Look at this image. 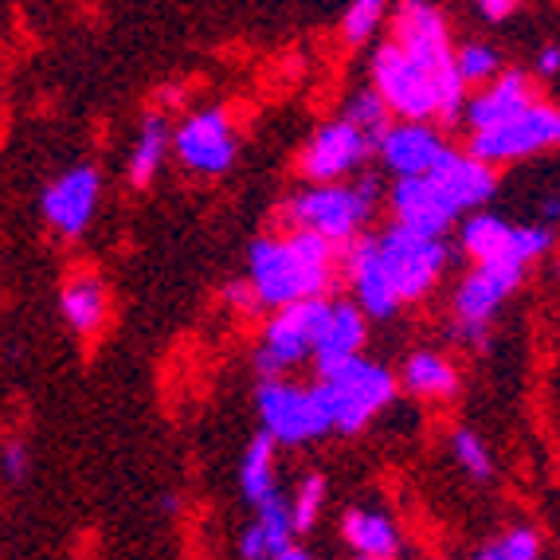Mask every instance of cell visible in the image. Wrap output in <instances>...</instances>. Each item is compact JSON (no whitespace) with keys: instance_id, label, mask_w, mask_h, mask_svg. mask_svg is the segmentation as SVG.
Listing matches in <instances>:
<instances>
[{"instance_id":"cell-29","label":"cell","mask_w":560,"mask_h":560,"mask_svg":"<svg viewBox=\"0 0 560 560\" xmlns=\"http://www.w3.org/2000/svg\"><path fill=\"white\" fill-rule=\"evenodd\" d=\"M475 560H541V537L529 525H514L498 533L490 545H482Z\"/></svg>"},{"instance_id":"cell-28","label":"cell","mask_w":560,"mask_h":560,"mask_svg":"<svg viewBox=\"0 0 560 560\" xmlns=\"http://www.w3.org/2000/svg\"><path fill=\"white\" fill-rule=\"evenodd\" d=\"M341 118L353 121L357 130L369 133V138H373L376 145H381L384 133L393 130V121H388V118H393V110L384 106V98L373 91V86H364V91H357L353 98L346 103V114H341Z\"/></svg>"},{"instance_id":"cell-1","label":"cell","mask_w":560,"mask_h":560,"mask_svg":"<svg viewBox=\"0 0 560 560\" xmlns=\"http://www.w3.org/2000/svg\"><path fill=\"white\" fill-rule=\"evenodd\" d=\"M337 271V247L322 235L287 232L262 235L247 252V282H252L259 306H271L275 314L299 302L326 299Z\"/></svg>"},{"instance_id":"cell-27","label":"cell","mask_w":560,"mask_h":560,"mask_svg":"<svg viewBox=\"0 0 560 560\" xmlns=\"http://www.w3.org/2000/svg\"><path fill=\"white\" fill-rule=\"evenodd\" d=\"M455 67H458V79H463V83H467V86H482V91L505 75L498 47L486 44V39H467V44L458 47Z\"/></svg>"},{"instance_id":"cell-35","label":"cell","mask_w":560,"mask_h":560,"mask_svg":"<svg viewBox=\"0 0 560 560\" xmlns=\"http://www.w3.org/2000/svg\"><path fill=\"white\" fill-rule=\"evenodd\" d=\"M517 9H522L517 0H482V4H478V16H482L486 24H502V20L514 16Z\"/></svg>"},{"instance_id":"cell-16","label":"cell","mask_w":560,"mask_h":560,"mask_svg":"<svg viewBox=\"0 0 560 560\" xmlns=\"http://www.w3.org/2000/svg\"><path fill=\"white\" fill-rule=\"evenodd\" d=\"M388 205H393V224L408 228V232L431 235V240H443L451 224H455V205L440 192V185L431 177L416 180H396L393 192H388Z\"/></svg>"},{"instance_id":"cell-26","label":"cell","mask_w":560,"mask_h":560,"mask_svg":"<svg viewBox=\"0 0 560 560\" xmlns=\"http://www.w3.org/2000/svg\"><path fill=\"white\" fill-rule=\"evenodd\" d=\"M240 490L243 502H252L255 510L271 505L279 498V478H275V440L267 431H259L240 458Z\"/></svg>"},{"instance_id":"cell-17","label":"cell","mask_w":560,"mask_h":560,"mask_svg":"<svg viewBox=\"0 0 560 560\" xmlns=\"http://www.w3.org/2000/svg\"><path fill=\"white\" fill-rule=\"evenodd\" d=\"M346 275H349V287H353L357 306L364 310V318H393L396 310H400L393 287L384 279L376 235H361L353 247H346Z\"/></svg>"},{"instance_id":"cell-34","label":"cell","mask_w":560,"mask_h":560,"mask_svg":"<svg viewBox=\"0 0 560 560\" xmlns=\"http://www.w3.org/2000/svg\"><path fill=\"white\" fill-rule=\"evenodd\" d=\"M224 302L232 310H255V306H259L252 282H228V287H224Z\"/></svg>"},{"instance_id":"cell-15","label":"cell","mask_w":560,"mask_h":560,"mask_svg":"<svg viewBox=\"0 0 560 560\" xmlns=\"http://www.w3.org/2000/svg\"><path fill=\"white\" fill-rule=\"evenodd\" d=\"M376 153L396 180H416L431 177L440 168V161L451 153V145L431 121H393V130L381 138Z\"/></svg>"},{"instance_id":"cell-25","label":"cell","mask_w":560,"mask_h":560,"mask_svg":"<svg viewBox=\"0 0 560 560\" xmlns=\"http://www.w3.org/2000/svg\"><path fill=\"white\" fill-rule=\"evenodd\" d=\"M168 150H173V133H168V126H165V114L150 110L145 118H141L138 141H133L130 161H126V177H130V185L133 188L153 185V177H158L161 165H165Z\"/></svg>"},{"instance_id":"cell-36","label":"cell","mask_w":560,"mask_h":560,"mask_svg":"<svg viewBox=\"0 0 560 560\" xmlns=\"http://www.w3.org/2000/svg\"><path fill=\"white\" fill-rule=\"evenodd\" d=\"M537 75H545V79L560 75V44H545L541 51H537Z\"/></svg>"},{"instance_id":"cell-23","label":"cell","mask_w":560,"mask_h":560,"mask_svg":"<svg viewBox=\"0 0 560 560\" xmlns=\"http://www.w3.org/2000/svg\"><path fill=\"white\" fill-rule=\"evenodd\" d=\"M294 517H290V505L282 498H275L271 505H262L255 525H247L240 537V557L243 560H282L294 545Z\"/></svg>"},{"instance_id":"cell-10","label":"cell","mask_w":560,"mask_h":560,"mask_svg":"<svg viewBox=\"0 0 560 560\" xmlns=\"http://www.w3.org/2000/svg\"><path fill=\"white\" fill-rule=\"evenodd\" d=\"M388 39H393L396 47H404L416 63L435 71L443 83H463L455 67L458 47H455V39H451L443 9H435L428 0H404V4L393 9V36Z\"/></svg>"},{"instance_id":"cell-19","label":"cell","mask_w":560,"mask_h":560,"mask_svg":"<svg viewBox=\"0 0 560 560\" xmlns=\"http://www.w3.org/2000/svg\"><path fill=\"white\" fill-rule=\"evenodd\" d=\"M533 103H537V98H533L529 75H525V71H517V67H510L498 83H490L486 91H478L475 98H470V106H467L470 133L494 130V126H502V121H510V118H517L522 110H529Z\"/></svg>"},{"instance_id":"cell-32","label":"cell","mask_w":560,"mask_h":560,"mask_svg":"<svg viewBox=\"0 0 560 560\" xmlns=\"http://www.w3.org/2000/svg\"><path fill=\"white\" fill-rule=\"evenodd\" d=\"M322 505H326V478L322 475H306L294 490V502H290V517H294V529L310 533L318 525Z\"/></svg>"},{"instance_id":"cell-12","label":"cell","mask_w":560,"mask_h":560,"mask_svg":"<svg viewBox=\"0 0 560 560\" xmlns=\"http://www.w3.org/2000/svg\"><path fill=\"white\" fill-rule=\"evenodd\" d=\"M173 153L197 177H224L228 168L235 165V153H240L232 114L224 106H208V110L188 114L173 130Z\"/></svg>"},{"instance_id":"cell-18","label":"cell","mask_w":560,"mask_h":560,"mask_svg":"<svg viewBox=\"0 0 560 560\" xmlns=\"http://www.w3.org/2000/svg\"><path fill=\"white\" fill-rule=\"evenodd\" d=\"M431 180H435L443 197L455 205V212L478 215V208L490 205V197L498 192L494 165H486L475 153H463V150H451L447 158L440 161V168L431 173Z\"/></svg>"},{"instance_id":"cell-38","label":"cell","mask_w":560,"mask_h":560,"mask_svg":"<svg viewBox=\"0 0 560 560\" xmlns=\"http://www.w3.org/2000/svg\"><path fill=\"white\" fill-rule=\"evenodd\" d=\"M282 560H314V557H306V552H302V549H290V552H287V557H282Z\"/></svg>"},{"instance_id":"cell-24","label":"cell","mask_w":560,"mask_h":560,"mask_svg":"<svg viewBox=\"0 0 560 560\" xmlns=\"http://www.w3.org/2000/svg\"><path fill=\"white\" fill-rule=\"evenodd\" d=\"M404 388L420 400H451L458 393V369L451 357L435 353V349H420L411 353L400 369Z\"/></svg>"},{"instance_id":"cell-13","label":"cell","mask_w":560,"mask_h":560,"mask_svg":"<svg viewBox=\"0 0 560 560\" xmlns=\"http://www.w3.org/2000/svg\"><path fill=\"white\" fill-rule=\"evenodd\" d=\"M376 150V141L361 133L353 121L334 118L310 133V141L299 153V173L310 185H341V177L357 173Z\"/></svg>"},{"instance_id":"cell-33","label":"cell","mask_w":560,"mask_h":560,"mask_svg":"<svg viewBox=\"0 0 560 560\" xmlns=\"http://www.w3.org/2000/svg\"><path fill=\"white\" fill-rule=\"evenodd\" d=\"M28 475V447L20 440H9L4 443V478L9 482H20V478Z\"/></svg>"},{"instance_id":"cell-31","label":"cell","mask_w":560,"mask_h":560,"mask_svg":"<svg viewBox=\"0 0 560 560\" xmlns=\"http://www.w3.org/2000/svg\"><path fill=\"white\" fill-rule=\"evenodd\" d=\"M384 16H388V4H384V0H353V4L341 12V39L353 47L369 44V39L381 32Z\"/></svg>"},{"instance_id":"cell-14","label":"cell","mask_w":560,"mask_h":560,"mask_svg":"<svg viewBox=\"0 0 560 560\" xmlns=\"http://www.w3.org/2000/svg\"><path fill=\"white\" fill-rule=\"evenodd\" d=\"M98 197H103V177L94 165L67 168L63 177L51 180L44 188V220L51 232H59L63 240H75L91 228L94 212H98Z\"/></svg>"},{"instance_id":"cell-9","label":"cell","mask_w":560,"mask_h":560,"mask_svg":"<svg viewBox=\"0 0 560 560\" xmlns=\"http://www.w3.org/2000/svg\"><path fill=\"white\" fill-rule=\"evenodd\" d=\"M525 267H475L467 279L455 287L451 299V337L463 346H482L486 329L494 322V314L505 306V299L522 287Z\"/></svg>"},{"instance_id":"cell-7","label":"cell","mask_w":560,"mask_h":560,"mask_svg":"<svg viewBox=\"0 0 560 560\" xmlns=\"http://www.w3.org/2000/svg\"><path fill=\"white\" fill-rule=\"evenodd\" d=\"M329 310H334V302L318 299V302L287 306V310H279V314L267 318L259 353H255V364H259L262 381H279L287 369L310 361V357H318Z\"/></svg>"},{"instance_id":"cell-2","label":"cell","mask_w":560,"mask_h":560,"mask_svg":"<svg viewBox=\"0 0 560 560\" xmlns=\"http://www.w3.org/2000/svg\"><path fill=\"white\" fill-rule=\"evenodd\" d=\"M369 75H373V91L381 94L384 106L400 121H431V118L455 121L470 106L467 83H443L435 71L416 63L393 39H384L376 47Z\"/></svg>"},{"instance_id":"cell-30","label":"cell","mask_w":560,"mask_h":560,"mask_svg":"<svg viewBox=\"0 0 560 560\" xmlns=\"http://www.w3.org/2000/svg\"><path fill=\"white\" fill-rule=\"evenodd\" d=\"M451 455L463 467V475H470L475 482H490L494 478V458H490V447L482 443V435L470 428H458L451 435Z\"/></svg>"},{"instance_id":"cell-37","label":"cell","mask_w":560,"mask_h":560,"mask_svg":"<svg viewBox=\"0 0 560 560\" xmlns=\"http://www.w3.org/2000/svg\"><path fill=\"white\" fill-rule=\"evenodd\" d=\"M541 215H545V220H560V197H549V200H545V205H541Z\"/></svg>"},{"instance_id":"cell-8","label":"cell","mask_w":560,"mask_h":560,"mask_svg":"<svg viewBox=\"0 0 560 560\" xmlns=\"http://www.w3.org/2000/svg\"><path fill=\"white\" fill-rule=\"evenodd\" d=\"M458 243L475 267H529L552 247V232L545 224H505L502 215L478 212L463 220Z\"/></svg>"},{"instance_id":"cell-4","label":"cell","mask_w":560,"mask_h":560,"mask_svg":"<svg viewBox=\"0 0 560 560\" xmlns=\"http://www.w3.org/2000/svg\"><path fill=\"white\" fill-rule=\"evenodd\" d=\"M255 408H259L262 431L287 447H302L334 431V408L322 384H294L282 376L262 381L255 393Z\"/></svg>"},{"instance_id":"cell-6","label":"cell","mask_w":560,"mask_h":560,"mask_svg":"<svg viewBox=\"0 0 560 560\" xmlns=\"http://www.w3.org/2000/svg\"><path fill=\"white\" fill-rule=\"evenodd\" d=\"M318 384L326 388L329 408H334V431L341 435H357L364 423H373L400 388L393 369H384L381 361H364V357L318 376Z\"/></svg>"},{"instance_id":"cell-21","label":"cell","mask_w":560,"mask_h":560,"mask_svg":"<svg viewBox=\"0 0 560 560\" xmlns=\"http://www.w3.org/2000/svg\"><path fill=\"white\" fill-rule=\"evenodd\" d=\"M341 537L361 560H396L404 549L400 525L381 510H369V505H357L341 517Z\"/></svg>"},{"instance_id":"cell-22","label":"cell","mask_w":560,"mask_h":560,"mask_svg":"<svg viewBox=\"0 0 560 560\" xmlns=\"http://www.w3.org/2000/svg\"><path fill=\"white\" fill-rule=\"evenodd\" d=\"M59 310H63V322L75 329L79 337H94L106 326L110 299H106V287L94 279L91 271H79L59 290Z\"/></svg>"},{"instance_id":"cell-20","label":"cell","mask_w":560,"mask_h":560,"mask_svg":"<svg viewBox=\"0 0 560 560\" xmlns=\"http://www.w3.org/2000/svg\"><path fill=\"white\" fill-rule=\"evenodd\" d=\"M364 337H369V322H364V310L357 302H334L329 310V322H326V334H322V346H318V376L334 373L341 364L357 361L364 349Z\"/></svg>"},{"instance_id":"cell-5","label":"cell","mask_w":560,"mask_h":560,"mask_svg":"<svg viewBox=\"0 0 560 560\" xmlns=\"http://www.w3.org/2000/svg\"><path fill=\"white\" fill-rule=\"evenodd\" d=\"M376 243H381L384 279H388L400 306L423 302L435 290V282L443 279V271H447L451 255L443 240H431V235L388 224L384 232H376Z\"/></svg>"},{"instance_id":"cell-3","label":"cell","mask_w":560,"mask_h":560,"mask_svg":"<svg viewBox=\"0 0 560 560\" xmlns=\"http://www.w3.org/2000/svg\"><path fill=\"white\" fill-rule=\"evenodd\" d=\"M376 212V185L357 180V185H306L302 192L282 205V220L290 232H310L329 240L334 247H353L361 240L364 224Z\"/></svg>"},{"instance_id":"cell-11","label":"cell","mask_w":560,"mask_h":560,"mask_svg":"<svg viewBox=\"0 0 560 560\" xmlns=\"http://www.w3.org/2000/svg\"><path fill=\"white\" fill-rule=\"evenodd\" d=\"M541 150H560V106L537 103L522 110L517 118L502 121L494 130L470 133L467 153H475L486 165H502V161H522Z\"/></svg>"}]
</instances>
